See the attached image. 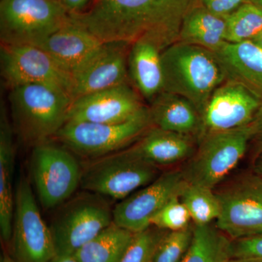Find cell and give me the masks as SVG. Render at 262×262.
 <instances>
[{"mask_svg":"<svg viewBox=\"0 0 262 262\" xmlns=\"http://www.w3.org/2000/svg\"><path fill=\"white\" fill-rule=\"evenodd\" d=\"M194 0H92L71 20L102 42L139 41L163 51L178 42L183 18Z\"/></svg>","mask_w":262,"mask_h":262,"instance_id":"6da1fadb","label":"cell"},{"mask_svg":"<svg viewBox=\"0 0 262 262\" xmlns=\"http://www.w3.org/2000/svg\"><path fill=\"white\" fill-rule=\"evenodd\" d=\"M163 91L185 98L201 116L212 94L227 80L214 52L177 42L161 53Z\"/></svg>","mask_w":262,"mask_h":262,"instance_id":"7a4b0ae2","label":"cell"},{"mask_svg":"<svg viewBox=\"0 0 262 262\" xmlns=\"http://www.w3.org/2000/svg\"><path fill=\"white\" fill-rule=\"evenodd\" d=\"M9 101L19 134L35 146L56 136L73 100L51 86L27 84L10 89Z\"/></svg>","mask_w":262,"mask_h":262,"instance_id":"3957f363","label":"cell"},{"mask_svg":"<svg viewBox=\"0 0 262 262\" xmlns=\"http://www.w3.org/2000/svg\"><path fill=\"white\" fill-rule=\"evenodd\" d=\"M151 127L149 107L145 106L121 123L67 122L54 138L70 151L94 160L126 149Z\"/></svg>","mask_w":262,"mask_h":262,"instance_id":"277c9868","label":"cell"},{"mask_svg":"<svg viewBox=\"0 0 262 262\" xmlns=\"http://www.w3.org/2000/svg\"><path fill=\"white\" fill-rule=\"evenodd\" d=\"M252 136L251 123L202 136L182 171L186 182L214 189L244 158Z\"/></svg>","mask_w":262,"mask_h":262,"instance_id":"5b68a950","label":"cell"},{"mask_svg":"<svg viewBox=\"0 0 262 262\" xmlns=\"http://www.w3.org/2000/svg\"><path fill=\"white\" fill-rule=\"evenodd\" d=\"M70 20L58 0H1V45L37 46Z\"/></svg>","mask_w":262,"mask_h":262,"instance_id":"8992f818","label":"cell"},{"mask_svg":"<svg viewBox=\"0 0 262 262\" xmlns=\"http://www.w3.org/2000/svg\"><path fill=\"white\" fill-rule=\"evenodd\" d=\"M158 167L127 148L94 159L82 170L80 186L88 192L122 200L158 178Z\"/></svg>","mask_w":262,"mask_h":262,"instance_id":"52a82bcc","label":"cell"},{"mask_svg":"<svg viewBox=\"0 0 262 262\" xmlns=\"http://www.w3.org/2000/svg\"><path fill=\"white\" fill-rule=\"evenodd\" d=\"M65 146L46 141L34 146L30 167L39 201L48 209L61 206L80 185L82 169Z\"/></svg>","mask_w":262,"mask_h":262,"instance_id":"ba28073f","label":"cell"},{"mask_svg":"<svg viewBox=\"0 0 262 262\" xmlns=\"http://www.w3.org/2000/svg\"><path fill=\"white\" fill-rule=\"evenodd\" d=\"M113 222V211L96 194H82L72 200L50 227L57 256H73Z\"/></svg>","mask_w":262,"mask_h":262,"instance_id":"9c48e42d","label":"cell"},{"mask_svg":"<svg viewBox=\"0 0 262 262\" xmlns=\"http://www.w3.org/2000/svg\"><path fill=\"white\" fill-rule=\"evenodd\" d=\"M12 253L18 262H51L57 256L51 228L43 220L29 179L15 191Z\"/></svg>","mask_w":262,"mask_h":262,"instance_id":"30bf717a","label":"cell"},{"mask_svg":"<svg viewBox=\"0 0 262 262\" xmlns=\"http://www.w3.org/2000/svg\"><path fill=\"white\" fill-rule=\"evenodd\" d=\"M221 205L217 228L231 241L262 233V177L242 176L215 192Z\"/></svg>","mask_w":262,"mask_h":262,"instance_id":"8fae6325","label":"cell"},{"mask_svg":"<svg viewBox=\"0 0 262 262\" xmlns=\"http://www.w3.org/2000/svg\"><path fill=\"white\" fill-rule=\"evenodd\" d=\"M0 60L2 76L10 89L22 84H46L72 98V76L44 50L32 46L1 45Z\"/></svg>","mask_w":262,"mask_h":262,"instance_id":"7c38bea8","label":"cell"},{"mask_svg":"<svg viewBox=\"0 0 262 262\" xmlns=\"http://www.w3.org/2000/svg\"><path fill=\"white\" fill-rule=\"evenodd\" d=\"M185 183L182 171L162 174L115 207L114 223L133 233L145 230L151 227V219L170 200L180 195Z\"/></svg>","mask_w":262,"mask_h":262,"instance_id":"4fadbf2b","label":"cell"},{"mask_svg":"<svg viewBox=\"0 0 262 262\" xmlns=\"http://www.w3.org/2000/svg\"><path fill=\"white\" fill-rule=\"evenodd\" d=\"M145 106L140 94L125 82L74 99L67 122L121 123L135 116Z\"/></svg>","mask_w":262,"mask_h":262,"instance_id":"5bb4252c","label":"cell"},{"mask_svg":"<svg viewBox=\"0 0 262 262\" xmlns=\"http://www.w3.org/2000/svg\"><path fill=\"white\" fill-rule=\"evenodd\" d=\"M261 103V100L242 84L226 80L212 94L202 115L203 135L250 125Z\"/></svg>","mask_w":262,"mask_h":262,"instance_id":"9a60e30c","label":"cell"},{"mask_svg":"<svg viewBox=\"0 0 262 262\" xmlns=\"http://www.w3.org/2000/svg\"><path fill=\"white\" fill-rule=\"evenodd\" d=\"M129 48L127 43L103 42L72 74V99L127 82Z\"/></svg>","mask_w":262,"mask_h":262,"instance_id":"2e32d148","label":"cell"},{"mask_svg":"<svg viewBox=\"0 0 262 262\" xmlns=\"http://www.w3.org/2000/svg\"><path fill=\"white\" fill-rule=\"evenodd\" d=\"M103 42L72 21L53 33L36 47L47 52L71 76L85 63Z\"/></svg>","mask_w":262,"mask_h":262,"instance_id":"e0dca14e","label":"cell"},{"mask_svg":"<svg viewBox=\"0 0 262 262\" xmlns=\"http://www.w3.org/2000/svg\"><path fill=\"white\" fill-rule=\"evenodd\" d=\"M195 137L151 127L127 149L155 166L189 159L195 152Z\"/></svg>","mask_w":262,"mask_h":262,"instance_id":"ac0fdd59","label":"cell"},{"mask_svg":"<svg viewBox=\"0 0 262 262\" xmlns=\"http://www.w3.org/2000/svg\"><path fill=\"white\" fill-rule=\"evenodd\" d=\"M227 80L242 84L262 101V49L252 40L225 42L214 52Z\"/></svg>","mask_w":262,"mask_h":262,"instance_id":"d6986e66","label":"cell"},{"mask_svg":"<svg viewBox=\"0 0 262 262\" xmlns=\"http://www.w3.org/2000/svg\"><path fill=\"white\" fill-rule=\"evenodd\" d=\"M153 126L199 140L203 135L202 116L185 98L170 93H160L149 106Z\"/></svg>","mask_w":262,"mask_h":262,"instance_id":"ffe728a7","label":"cell"},{"mask_svg":"<svg viewBox=\"0 0 262 262\" xmlns=\"http://www.w3.org/2000/svg\"><path fill=\"white\" fill-rule=\"evenodd\" d=\"M15 145L13 129L5 106L0 115V230L5 243H9L13 232L15 193L13 177L15 165Z\"/></svg>","mask_w":262,"mask_h":262,"instance_id":"44dd1931","label":"cell"},{"mask_svg":"<svg viewBox=\"0 0 262 262\" xmlns=\"http://www.w3.org/2000/svg\"><path fill=\"white\" fill-rule=\"evenodd\" d=\"M161 53L152 43L139 41L131 45L129 73L141 97L151 102L163 91Z\"/></svg>","mask_w":262,"mask_h":262,"instance_id":"7402d4cb","label":"cell"},{"mask_svg":"<svg viewBox=\"0 0 262 262\" xmlns=\"http://www.w3.org/2000/svg\"><path fill=\"white\" fill-rule=\"evenodd\" d=\"M226 19L213 14L194 0L183 18L178 42L215 52L226 42Z\"/></svg>","mask_w":262,"mask_h":262,"instance_id":"603a6c76","label":"cell"},{"mask_svg":"<svg viewBox=\"0 0 262 262\" xmlns=\"http://www.w3.org/2000/svg\"><path fill=\"white\" fill-rule=\"evenodd\" d=\"M134 234L113 222L73 256L79 262H120Z\"/></svg>","mask_w":262,"mask_h":262,"instance_id":"cb8c5ba5","label":"cell"},{"mask_svg":"<svg viewBox=\"0 0 262 262\" xmlns=\"http://www.w3.org/2000/svg\"><path fill=\"white\" fill-rule=\"evenodd\" d=\"M232 241L213 225H194L192 244L182 262H227Z\"/></svg>","mask_w":262,"mask_h":262,"instance_id":"d4e9b609","label":"cell"},{"mask_svg":"<svg viewBox=\"0 0 262 262\" xmlns=\"http://www.w3.org/2000/svg\"><path fill=\"white\" fill-rule=\"evenodd\" d=\"M179 199L190 213L194 225H210L221 213V205L214 189L186 182Z\"/></svg>","mask_w":262,"mask_h":262,"instance_id":"484cf974","label":"cell"},{"mask_svg":"<svg viewBox=\"0 0 262 262\" xmlns=\"http://www.w3.org/2000/svg\"><path fill=\"white\" fill-rule=\"evenodd\" d=\"M226 42L253 40L262 32V10L251 3H244L226 18Z\"/></svg>","mask_w":262,"mask_h":262,"instance_id":"4316f807","label":"cell"},{"mask_svg":"<svg viewBox=\"0 0 262 262\" xmlns=\"http://www.w3.org/2000/svg\"><path fill=\"white\" fill-rule=\"evenodd\" d=\"M194 227L179 231H166L160 239L154 262H182L192 244Z\"/></svg>","mask_w":262,"mask_h":262,"instance_id":"83f0119b","label":"cell"},{"mask_svg":"<svg viewBox=\"0 0 262 262\" xmlns=\"http://www.w3.org/2000/svg\"><path fill=\"white\" fill-rule=\"evenodd\" d=\"M165 232L151 226L134 233L120 262H154L157 248Z\"/></svg>","mask_w":262,"mask_h":262,"instance_id":"f1b7e54d","label":"cell"},{"mask_svg":"<svg viewBox=\"0 0 262 262\" xmlns=\"http://www.w3.org/2000/svg\"><path fill=\"white\" fill-rule=\"evenodd\" d=\"M190 213L175 196L165 205L150 220V225L165 231L182 230L191 226Z\"/></svg>","mask_w":262,"mask_h":262,"instance_id":"f546056e","label":"cell"},{"mask_svg":"<svg viewBox=\"0 0 262 262\" xmlns=\"http://www.w3.org/2000/svg\"><path fill=\"white\" fill-rule=\"evenodd\" d=\"M262 258V233L232 241L231 258Z\"/></svg>","mask_w":262,"mask_h":262,"instance_id":"4dcf8cb0","label":"cell"},{"mask_svg":"<svg viewBox=\"0 0 262 262\" xmlns=\"http://www.w3.org/2000/svg\"><path fill=\"white\" fill-rule=\"evenodd\" d=\"M198 2L213 14L226 19L247 3V0H198Z\"/></svg>","mask_w":262,"mask_h":262,"instance_id":"1f68e13d","label":"cell"},{"mask_svg":"<svg viewBox=\"0 0 262 262\" xmlns=\"http://www.w3.org/2000/svg\"><path fill=\"white\" fill-rule=\"evenodd\" d=\"M251 126L253 130L251 141L254 143V158L256 159L262 153V103L251 122Z\"/></svg>","mask_w":262,"mask_h":262,"instance_id":"d6a6232c","label":"cell"},{"mask_svg":"<svg viewBox=\"0 0 262 262\" xmlns=\"http://www.w3.org/2000/svg\"><path fill=\"white\" fill-rule=\"evenodd\" d=\"M92 0H58L69 14H76L83 11Z\"/></svg>","mask_w":262,"mask_h":262,"instance_id":"836d02e7","label":"cell"},{"mask_svg":"<svg viewBox=\"0 0 262 262\" xmlns=\"http://www.w3.org/2000/svg\"><path fill=\"white\" fill-rule=\"evenodd\" d=\"M227 262H262L261 258H230Z\"/></svg>","mask_w":262,"mask_h":262,"instance_id":"e575fe53","label":"cell"},{"mask_svg":"<svg viewBox=\"0 0 262 262\" xmlns=\"http://www.w3.org/2000/svg\"><path fill=\"white\" fill-rule=\"evenodd\" d=\"M51 262H79L73 256H56Z\"/></svg>","mask_w":262,"mask_h":262,"instance_id":"d590c367","label":"cell"},{"mask_svg":"<svg viewBox=\"0 0 262 262\" xmlns=\"http://www.w3.org/2000/svg\"><path fill=\"white\" fill-rule=\"evenodd\" d=\"M255 172L262 177V153L255 159Z\"/></svg>","mask_w":262,"mask_h":262,"instance_id":"8d00e7d4","label":"cell"},{"mask_svg":"<svg viewBox=\"0 0 262 262\" xmlns=\"http://www.w3.org/2000/svg\"><path fill=\"white\" fill-rule=\"evenodd\" d=\"M1 262H18L13 258V256H10L8 253H4L1 257Z\"/></svg>","mask_w":262,"mask_h":262,"instance_id":"74e56055","label":"cell"},{"mask_svg":"<svg viewBox=\"0 0 262 262\" xmlns=\"http://www.w3.org/2000/svg\"><path fill=\"white\" fill-rule=\"evenodd\" d=\"M252 41L255 43H256V44H257L258 46L262 49V32L260 33L257 37L255 38V39H253Z\"/></svg>","mask_w":262,"mask_h":262,"instance_id":"f35d334b","label":"cell"},{"mask_svg":"<svg viewBox=\"0 0 262 262\" xmlns=\"http://www.w3.org/2000/svg\"><path fill=\"white\" fill-rule=\"evenodd\" d=\"M247 3L256 5L258 8L262 10V0H247Z\"/></svg>","mask_w":262,"mask_h":262,"instance_id":"ab89813d","label":"cell"}]
</instances>
